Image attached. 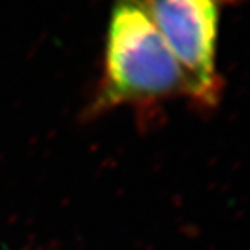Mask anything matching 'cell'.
Masks as SVG:
<instances>
[{
  "mask_svg": "<svg viewBox=\"0 0 250 250\" xmlns=\"http://www.w3.org/2000/svg\"><path fill=\"white\" fill-rule=\"evenodd\" d=\"M187 95L183 71L145 9L137 0H115L92 113Z\"/></svg>",
  "mask_w": 250,
  "mask_h": 250,
  "instance_id": "cell-1",
  "label": "cell"
},
{
  "mask_svg": "<svg viewBox=\"0 0 250 250\" xmlns=\"http://www.w3.org/2000/svg\"><path fill=\"white\" fill-rule=\"evenodd\" d=\"M180 65L187 98L212 107L222 95L217 68L222 11L235 0H137Z\"/></svg>",
  "mask_w": 250,
  "mask_h": 250,
  "instance_id": "cell-2",
  "label": "cell"
}]
</instances>
